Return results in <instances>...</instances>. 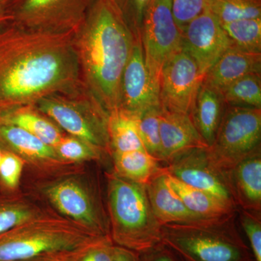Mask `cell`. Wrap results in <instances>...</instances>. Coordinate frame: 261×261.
I'll return each instance as SVG.
<instances>
[{
    "instance_id": "obj_1",
    "label": "cell",
    "mask_w": 261,
    "mask_h": 261,
    "mask_svg": "<svg viewBox=\"0 0 261 261\" xmlns=\"http://www.w3.org/2000/svg\"><path fill=\"white\" fill-rule=\"evenodd\" d=\"M73 39V32L0 25V111L82 85Z\"/></svg>"
},
{
    "instance_id": "obj_2",
    "label": "cell",
    "mask_w": 261,
    "mask_h": 261,
    "mask_svg": "<svg viewBox=\"0 0 261 261\" xmlns=\"http://www.w3.org/2000/svg\"><path fill=\"white\" fill-rule=\"evenodd\" d=\"M73 40L84 87L108 113L119 108L122 74L137 39L109 0L94 2Z\"/></svg>"
},
{
    "instance_id": "obj_3",
    "label": "cell",
    "mask_w": 261,
    "mask_h": 261,
    "mask_svg": "<svg viewBox=\"0 0 261 261\" xmlns=\"http://www.w3.org/2000/svg\"><path fill=\"white\" fill-rule=\"evenodd\" d=\"M107 214L113 243L139 253L159 244L162 225L154 216L145 185L114 172L107 175Z\"/></svg>"
},
{
    "instance_id": "obj_4",
    "label": "cell",
    "mask_w": 261,
    "mask_h": 261,
    "mask_svg": "<svg viewBox=\"0 0 261 261\" xmlns=\"http://www.w3.org/2000/svg\"><path fill=\"white\" fill-rule=\"evenodd\" d=\"M237 214L161 227L164 244L182 261H254L235 224Z\"/></svg>"
},
{
    "instance_id": "obj_5",
    "label": "cell",
    "mask_w": 261,
    "mask_h": 261,
    "mask_svg": "<svg viewBox=\"0 0 261 261\" xmlns=\"http://www.w3.org/2000/svg\"><path fill=\"white\" fill-rule=\"evenodd\" d=\"M98 237L47 209L0 233V261L27 260L47 252L73 250Z\"/></svg>"
},
{
    "instance_id": "obj_6",
    "label": "cell",
    "mask_w": 261,
    "mask_h": 261,
    "mask_svg": "<svg viewBox=\"0 0 261 261\" xmlns=\"http://www.w3.org/2000/svg\"><path fill=\"white\" fill-rule=\"evenodd\" d=\"M34 107L65 132L111 154L108 113L84 84L74 90L51 94Z\"/></svg>"
},
{
    "instance_id": "obj_7",
    "label": "cell",
    "mask_w": 261,
    "mask_h": 261,
    "mask_svg": "<svg viewBox=\"0 0 261 261\" xmlns=\"http://www.w3.org/2000/svg\"><path fill=\"white\" fill-rule=\"evenodd\" d=\"M75 175L43 180L38 191L57 214L97 236H111L107 211L100 198Z\"/></svg>"
},
{
    "instance_id": "obj_8",
    "label": "cell",
    "mask_w": 261,
    "mask_h": 261,
    "mask_svg": "<svg viewBox=\"0 0 261 261\" xmlns=\"http://www.w3.org/2000/svg\"><path fill=\"white\" fill-rule=\"evenodd\" d=\"M261 109L226 106L214 142L207 150L222 171L260 149Z\"/></svg>"
},
{
    "instance_id": "obj_9",
    "label": "cell",
    "mask_w": 261,
    "mask_h": 261,
    "mask_svg": "<svg viewBox=\"0 0 261 261\" xmlns=\"http://www.w3.org/2000/svg\"><path fill=\"white\" fill-rule=\"evenodd\" d=\"M140 39L149 74L159 89L163 66L182 49L181 32L173 18L171 0H150Z\"/></svg>"
},
{
    "instance_id": "obj_10",
    "label": "cell",
    "mask_w": 261,
    "mask_h": 261,
    "mask_svg": "<svg viewBox=\"0 0 261 261\" xmlns=\"http://www.w3.org/2000/svg\"><path fill=\"white\" fill-rule=\"evenodd\" d=\"M95 0H12L11 23L55 33H74Z\"/></svg>"
},
{
    "instance_id": "obj_11",
    "label": "cell",
    "mask_w": 261,
    "mask_h": 261,
    "mask_svg": "<svg viewBox=\"0 0 261 261\" xmlns=\"http://www.w3.org/2000/svg\"><path fill=\"white\" fill-rule=\"evenodd\" d=\"M0 147L16 154L37 177L50 179L77 174L80 165L63 161L51 146L20 127L0 122Z\"/></svg>"
},
{
    "instance_id": "obj_12",
    "label": "cell",
    "mask_w": 261,
    "mask_h": 261,
    "mask_svg": "<svg viewBox=\"0 0 261 261\" xmlns=\"http://www.w3.org/2000/svg\"><path fill=\"white\" fill-rule=\"evenodd\" d=\"M204 75L182 48L163 66L159 80L160 109L190 115Z\"/></svg>"
},
{
    "instance_id": "obj_13",
    "label": "cell",
    "mask_w": 261,
    "mask_h": 261,
    "mask_svg": "<svg viewBox=\"0 0 261 261\" xmlns=\"http://www.w3.org/2000/svg\"><path fill=\"white\" fill-rule=\"evenodd\" d=\"M207 148L192 149L178 156L165 166L166 172L189 186L210 193L239 210L226 172L213 163Z\"/></svg>"
},
{
    "instance_id": "obj_14",
    "label": "cell",
    "mask_w": 261,
    "mask_h": 261,
    "mask_svg": "<svg viewBox=\"0 0 261 261\" xmlns=\"http://www.w3.org/2000/svg\"><path fill=\"white\" fill-rule=\"evenodd\" d=\"M181 36L182 48L192 57L203 75L231 47L222 25L205 8L185 27Z\"/></svg>"
},
{
    "instance_id": "obj_15",
    "label": "cell",
    "mask_w": 261,
    "mask_h": 261,
    "mask_svg": "<svg viewBox=\"0 0 261 261\" xmlns=\"http://www.w3.org/2000/svg\"><path fill=\"white\" fill-rule=\"evenodd\" d=\"M119 108L138 117L149 109L160 108L159 87L149 74L141 40L136 41L122 74Z\"/></svg>"
},
{
    "instance_id": "obj_16",
    "label": "cell",
    "mask_w": 261,
    "mask_h": 261,
    "mask_svg": "<svg viewBox=\"0 0 261 261\" xmlns=\"http://www.w3.org/2000/svg\"><path fill=\"white\" fill-rule=\"evenodd\" d=\"M160 136L163 164L192 149L208 147L188 114L161 111Z\"/></svg>"
},
{
    "instance_id": "obj_17",
    "label": "cell",
    "mask_w": 261,
    "mask_h": 261,
    "mask_svg": "<svg viewBox=\"0 0 261 261\" xmlns=\"http://www.w3.org/2000/svg\"><path fill=\"white\" fill-rule=\"evenodd\" d=\"M239 209L261 214L260 149L226 171Z\"/></svg>"
},
{
    "instance_id": "obj_18",
    "label": "cell",
    "mask_w": 261,
    "mask_h": 261,
    "mask_svg": "<svg viewBox=\"0 0 261 261\" xmlns=\"http://www.w3.org/2000/svg\"><path fill=\"white\" fill-rule=\"evenodd\" d=\"M151 207L161 225L184 224L205 219L198 217L187 209L168 182L166 169L145 185Z\"/></svg>"
},
{
    "instance_id": "obj_19",
    "label": "cell",
    "mask_w": 261,
    "mask_h": 261,
    "mask_svg": "<svg viewBox=\"0 0 261 261\" xmlns=\"http://www.w3.org/2000/svg\"><path fill=\"white\" fill-rule=\"evenodd\" d=\"M260 72L261 53H247L231 47L205 73L202 83L220 92L235 81Z\"/></svg>"
},
{
    "instance_id": "obj_20",
    "label": "cell",
    "mask_w": 261,
    "mask_h": 261,
    "mask_svg": "<svg viewBox=\"0 0 261 261\" xmlns=\"http://www.w3.org/2000/svg\"><path fill=\"white\" fill-rule=\"evenodd\" d=\"M226 108L221 93L202 83L190 116L208 147L214 142Z\"/></svg>"
},
{
    "instance_id": "obj_21",
    "label": "cell",
    "mask_w": 261,
    "mask_h": 261,
    "mask_svg": "<svg viewBox=\"0 0 261 261\" xmlns=\"http://www.w3.org/2000/svg\"><path fill=\"white\" fill-rule=\"evenodd\" d=\"M0 122L20 127L54 148L65 132L34 106L0 111Z\"/></svg>"
},
{
    "instance_id": "obj_22",
    "label": "cell",
    "mask_w": 261,
    "mask_h": 261,
    "mask_svg": "<svg viewBox=\"0 0 261 261\" xmlns=\"http://www.w3.org/2000/svg\"><path fill=\"white\" fill-rule=\"evenodd\" d=\"M168 174V182L189 211L205 219H219L237 214L238 210L211 195L183 183Z\"/></svg>"
},
{
    "instance_id": "obj_23",
    "label": "cell",
    "mask_w": 261,
    "mask_h": 261,
    "mask_svg": "<svg viewBox=\"0 0 261 261\" xmlns=\"http://www.w3.org/2000/svg\"><path fill=\"white\" fill-rule=\"evenodd\" d=\"M111 155L117 176L140 185H147L164 168L162 163L143 149L113 152Z\"/></svg>"
},
{
    "instance_id": "obj_24",
    "label": "cell",
    "mask_w": 261,
    "mask_h": 261,
    "mask_svg": "<svg viewBox=\"0 0 261 261\" xmlns=\"http://www.w3.org/2000/svg\"><path fill=\"white\" fill-rule=\"evenodd\" d=\"M47 209L19 190H9L0 186V233L42 214Z\"/></svg>"
},
{
    "instance_id": "obj_25",
    "label": "cell",
    "mask_w": 261,
    "mask_h": 261,
    "mask_svg": "<svg viewBox=\"0 0 261 261\" xmlns=\"http://www.w3.org/2000/svg\"><path fill=\"white\" fill-rule=\"evenodd\" d=\"M108 134L111 154L113 152L145 150L138 128V116L123 111L114 110L108 113Z\"/></svg>"
},
{
    "instance_id": "obj_26",
    "label": "cell",
    "mask_w": 261,
    "mask_h": 261,
    "mask_svg": "<svg viewBox=\"0 0 261 261\" xmlns=\"http://www.w3.org/2000/svg\"><path fill=\"white\" fill-rule=\"evenodd\" d=\"M228 106L261 109L260 73H252L235 81L220 92Z\"/></svg>"
},
{
    "instance_id": "obj_27",
    "label": "cell",
    "mask_w": 261,
    "mask_h": 261,
    "mask_svg": "<svg viewBox=\"0 0 261 261\" xmlns=\"http://www.w3.org/2000/svg\"><path fill=\"white\" fill-rule=\"evenodd\" d=\"M205 9L221 25L243 19L261 18L260 0H205Z\"/></svg>"
},
{
    "instance_id": "obj_28",
    "label": "cell",
    "mask_w": 261,
    "mask_h": 261,
    "mask_svg": "<svg viewBox=\"0 0 261 261\" xmlns=\"http://www.w3.org/2000/svg\"><path fill=\"white\" fill-rule=\"evenodd\" d=\"M231 47L261 53V18L243 19L222 25Z\"/></svg>"
},
{
    "instance_id": "obj_29",
    "label": "cell",
    "mask_w": 261,
    "mask_h": 261,
    "mask_svg": "<svg viewBox=\"0 0 261 261\" xmlns=\"http://www.w3.org/2000/svg\"><path fill=\"white\" fill-rule=\"evenodd\" d=\"M54 149L63 161L75 165L100 161L107 154L86 141L69 135L63 136Z\"/></svg>"
},
{
    "instance_id": "obj_30",
    "label": "cell",
    "mask_w": 261,
    "mask_h": 261,
    "mask_svg": "<svg viewBox=\"0 0 261 261\" xmlns=\"http://www.w3.org/2000/svg\"><path fill=\"white\" fill-rule=\"evenodd\" d=\"M160 108H152L138 117V128L141 140L147 152L162 162L160 136Z\"/></svg>"
},
{
    "instance_id": "obj_31",
    "label": "cell",
    "mask_w": 261,
    "mask_h": 261,
    "mask_svg": "<svg viewBox=\"0 0 261 261\" xmlns=\"http://www.w3.org/2000/svg\"><path fill=\"white\" fill-rule=\"evenodd\" d=\"M115 247L111 236L98 237L69 252L70 261H113Z\"/></svg>"
},
{
    "instance_id": "obj_32",
    "label": "cell",
    "mask_w": 261,
    "mask_h": 261,
    "mask_svg": "<svg viewBox=\"0 0 261 261\" xmlns=\"http://www.w3.org/2000/svg\"><path fill=\"white\" fill-rule=\"evenodd\" d=\"M121 15L137 40L140 39L141 30L150 0H109Z\"/></svg>"
},
{
    "instance_id": "obj_33",
    "label": "cell",
    "mask_w": 261,
    "mask_h": 261,
    "mask_svg": "<svg viewBox=\"0 0 261 261\" xmlns=\"http://www.w3.org/2000/svg\"><path fill=\"white\" fill-rule=\"evenodd\" d=\"M3 151L0 163V186L9 190H18L25 163L16 154Z\"/></svg>"
},
{
    "instance_id": "obj_34",
    "label": "cell",
    "mask_w": 261,
    "mask_h": 261,
    "mask_svg": "<svg viewBox=\"0 0 261 261\" xmlns=\"http://www.w3.org/2000/svg\"><path fill=\"white\" fill-rule=\"evenodd\" d=\"M240 221L248 239L254 261H261V216L239 209Z\"/></svg>"
},
{
    "instance_id": "obj_35",
    "label": "cell",
    "mask_w": 261,
    "mask_h": 261,
    "mask_svg": "<svg viewBox=\"0 0 261 261\" xmlns=\"http://www.w3.org/2000/svg\"><path fill=\"white\" fill-rule=\"evenodd\" d=\"M172 13L180 32L205 8V0H171Z\"/></svg>"
},
{
    "instance_id": "obj_36",
    "label": "cell",
    "mask_w": 261,
    "mask_h": 261,
    "mask_svg": "<svg viewBox=\"0 0 261 261\" xmlns=\"http://www.w3.org/2000/svg\"><path fill=\"white\" fill-rule=\"evenodd\" d=\"M140 261H182L162 243L140 253Z\"/></svg>"
},
{
    "instance_id": "obj_37",
    "label": "cell",
    "mask_w": 261,
    "mask_h": 261,
    "mask_svg": "<svg viewBox=\"0 0 261 261\" xmlns=\"http://www.w3.org/2000/svg\"><path fill=\"white\" fill-rule=\"evenodd\" d=\"M113 261H140V253L116 245Z\"/></svg>"
},
{
    "instance_id": "obj_38",
    "label": "cell",
    "mask_w": 261,
    "mask_h": 261,
    "mask_svg": "<svg viewBox=\"0 0 261 261\" xmlns=\"http://www.w3.org/2000/svg\"><path fill=\"white\" fill-rule=\"evenodd\" d=\"M68 251H59L47 252L42 255L27 260L20 261H70L69 252Z\"/></svg>"
},
{
    "instance_id": "obj_39",
    "label": "cell",
    "mask_w": 261,
    "mask_h": 261,
    "mask_svg": "<svg viewBox=\"0 0 261 261\" xmlns=\"http://www.w3.org/2000/svg\"><path fill=\"white\" fill-rule=\"evenodd\" d=\"M12 0H0V25L10 21V6Z\"/></svg>"
},
{
    "instance_id": "obj_40",
    "label": "cell",
    "mask_w": 261,
    "mask_h": 261,
    "mask_svg": "<svg viewBox=\"0 0 261 261\" xmlns=\"http://www.w3.org/2000/svg\"><path fill=\"white\" fill-rule=\"evenodd\" d=\"M3 149H2L1 147H0V163H1L2 158H3Z\"/></svg>"
}]
</instances>
